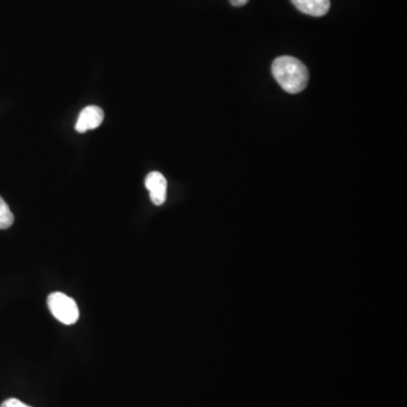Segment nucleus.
I'll return each instance as SVG.
<instances>
[{
  "label": "nucleus",
  "mask_w": 407,
  "mask_h": 407,
  "mask_svg": "<svg viewBox=\"0 0 407 407\" xmlns=\"http://www.w3.org/2000/svg\"><path fill=\"white\" fill-rule=\"evenodd\" d=\"M272 72L276 82L288 93H300L308 85V69L297 58L290 56L277 58L272 63Z\"/></svg>",
  "instance_id": "f257e3e1"
},
{
  "label": "nucleus",
  "mask_w": 407,
  "mask_h": 407,
  "mask_svg": "<svg viewBox=\"0 0 407 407\" xmlns=\"http://www.w3.org/2000/svg\"><path fill=\"white\" fill-rule=\"evenodd\" d=\"M49 310L63 325H74L79 318V309L75 300L61 292L51 293L47 300Z\"/></svg>",
  "instance_id": "f03ea898"
},
{
  "label": "nucleus",
  "mask_w": 407,
  "mask_h": 407,
  "mask_svg": "<svg viewBox=\"0 0 407 407\" xmlns=\"http://www.w3.org/2000/svg\"><path fill=\"white\" fill-rule=\"evenodd\" d=\"M105 119V112L96 105H90L82 110L78 116L77 123H76V132L79 134L98 128L103 123Z\"/></svg>",
  "instance_id": "7ed1b4c3"
},
{
  "label": "nucleus",
  "mask_w": 407,
  "mask_h": 407,
  "mask_svg": "<svg viewBox=\"0 0 407 407\" xmlns=\"http://www.w3.org/2000/svg\"><path fill=\"white\" fill-rule=\"evenodd\" d=\"M145 186L150 192L151 199L156 206H161L167 199V188L168 183L163 174L160 172H151L145 179Z\"/></svg>",
  "instance_id": "20e7f679"
},
{
  "label": "nucleus",
  "mask_w": 407,
  "mask_h": 407,
  "mask_svg": "<svg viewBox=\"0 0 407 407\" xmlns=\"http://www.w3.org/2000/svg\"><path fill=\"white\" fill-rule=\"evenodd\" d=\"M291 1L300 12L314 17L326 15L330 8V0H291Z\"/></svg>",
  "instance_id": "39448f33"
},
{
  "label": "nucleus",
  "mask_w": 407,
  "mask_h": 407,
  "mask_svg": "<svg viewBox=\"0 0 407 407\" xmlns=\"http://www.w3.org/2000/svg\"><path fill=\"white\" fill-rule=\"evenodd\" d=\"M14 223V215L12 210L3 198L0 197V230H6L10 228Z\"/></svg>",
  "instance_id": "423d86ee"
},
{
  "label": "nucleus",
  "mask_w": 407,
  "mask_h": 407,
  "mask_svg": "<svg viewBox=\"0 0 407 407\" xmlns=\"http://www.w3.org/2000/svg\"><path fill=\"white\" fill-rule=\"evenodd\" d=\"M0 407H32L29 406V405L24 404L23 401H20L17 399H8L3 401V404L0 405Z\"/></svg>",
  "instance_id": "0eeeda50"
},
{
  "label": "nucleus",
  "mask_w": 407,
  "mask_h": 407,
  "mask_svg": "<svg viewBox=\"0 0 407 407\" xmlns=\"http://www.w3.org/2000/svg\"><path fill=\"white\" fill-rule=\"evenodd\" d=\"M249 0H230V3H232V6L234 7H241L245 6L246 3H248Z\"/></svg>",
  "instance_id": "6e6552de"
}]
</instances>
